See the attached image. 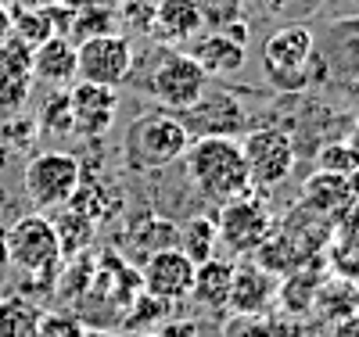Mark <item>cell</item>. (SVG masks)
<instances>
[{"instance_id":"7c38bea8","label":"cell","mask_w":359,"mask_h":337,"mask_svg":"<svg viewBox=\"0 0 359 337\" xmlns=\"http://www.w3.org/2000/svg\"><path fill=\"white\" fill-rule=\"evenodd\" d=\"M140 273V287L147 294H155L162 301H180L191 294V284H194V262L180 252V248H165L151 259H144L137 266Z\"/></svg>"},{"instance_id":"52a82bcc","label":"cell","mask_w":359,"mask_h":337,"mask_svg":"<svg viewBox=\"0 0 359 337\" xmlns=\"http://www.w3.org/2000/svg\"><path fill=\"white\" fill-rule=\"evenodd\" d=\"M4 244H8V262L18 266L25 277H36V273H62V266H65L62 248H57V237H54V223L43 212L15 219L11 230L4 233Z\"/></svg>"},{"instance_id":"9a60e30c","label":"cell","mask_w":359,"mask_h":337,"mask_svg":"<svg viewBox=\"0 0 359 337\" xmlns=\"http://www.w3.org/2000/svg\"><path fill=\"white\" fill-rule=\"evenodd\" d=\"M230 280H233V259H208L201 266H194V284L191 294L198 309L205 312H226V301H230Z\"/></svg>"},{"instance_id":"484cf974","label":"cell","mask_w":359,"mask_h":337,"mask_svg":"<svg viewBox=\"0 0 359 337\" xmlns=\"http://www.w3.org/2000/svg\"><path fill=\"white\" fill-rule=\"evenodd\" d=\"M11 36H18L25 47H40L54 36L50 18L43 8H11Z\"/></svg>"},{"instance_id":"4dcf8cb0","label":"cell","mask_w":359,"mask_h":337,"mask_svg":"<svg viewBox=\"0 0 359 337\" xmlns=\"http://www.w3.org/2000/svg\"><path fill=\"white\" fill-rule=\"evenodd\" d=\"M327 266L334 269V277H345L352 280L359 273V237H331V244H327Z\"/></svg>"},{"instance_id":"8992f818","label":"cell","mask_w":359,"mask_h":337,"mask_svg":"<svg viewBox=\"0 0 359 337\" xmlns=\"http://www.w3.org/2000/svg\"><path fill=\"white\" fill-rule=\"evenodd\" d=\"M241 155L252 176V187H280V183L294 172L298 147L287 130L280 126H255L245 137H237Z\"/></svg>"},{"instance_id":"7402d4cb","label":"cell","mask_w":359,"mask_h":337,"mask_svg":"<svg viewBox=\"0 0 359 337\" xmlns=\"http://www.w3.org/2000/svg\"><path fill=\"white\" fill-rule=\"evenodd\" d=\"M176 248L184 252L194 266L216 259V248H219V226H216V216H187L184 223H176Z\"/></svg>"},{"instance_id":"d4e9b609","label":"cell","mask_w":359,"mask_h":337,"mask_svg":"<svg viewBox=\"0 0 359 337\" xmlns=\"http://www.w3.org/2000/svg\"><path fill=\"white\" fill-rule=\"evenodd\" d=\"M50 223H54V237H57V248H62V259L90 252V244L97 237V223H90L86 216H79L72 208H62V216L50 219Z\"/></svg>"},{"instance_id":"7bdbcfd3","label":"cell","mask_w":359,"mask_h":337,"mask_svg":"<svg viewBox=\"0 0 359 337\" xmlns=\"http://www.w3.org/2000/svg\"><path fill=\"white\" fill-rule=\"evenodd\" d=\"M348 4H352V11H355V15H359V0H348Z\"/></svg>"},{"instance_id":"d6a6232c","label":"cell","mask_w":359,"mask_h":337,"mask_svg":"<svg viewBox=\"0 0 359 337\" xmlns=\"http://www.w3.org/2000/svg\"><path fill=\"white\" fill-rule=\"evenodd\" d=\"M36 337H90V330H86V323L76 312L54 309V312H43Z\"/></svg>"},{"instance_id":"44dd1931","label":"cell","mask_w":359,"mask_h":337,"mask_svg":"<svg viewBox=\"0 0 359 337\" xmlns=\"http://www.w3.org/2000/svg\"><path fill=\"white\" fill-rule=\"evenodd\" d=\"M65 208L79 212V216H86L90 223H104L123 208V191H115L101 176H90V179H79V187L72 191Z\"/></svg>"},{"instance_id":"e575fe53","label":"cell","mask_w":359,"mask_h":337,"mask_svg":"<svg viewBox=\"0 0 359 337\" xmlns=\"http://www.w3.org/2000/svg\"><path fill=\"white\" fill-rule=\"evenodd\" d=\"M155 337H201V323L191 316H169L158 323Z\"/></svg>"},{"instance_id":"3957f363","label":"cell","mask_w":359,"mask_h":337,"mask_svg":"<svg viewBox=\"0 0 359 337\" xmlns=\"http://www.w3.org/2000/svg\"><path fill=\"white\" fill-rule=\"evenodd\" d=\"M191 133L172 111H144L137 115L123 137V165L130 172H162L184 158Z\"/></svg>"},{"instance_id":"d6986e66","label":"cell","mask_w":359,"mask_h":337,"mask_svg":"<svg viewBox=\"0 0 359 337\" xmlns=\"http://www.w3.org/2000/svg\"><path fill=\"white\" fill-rule=\"evenodd\" d=\"M316 291H320V269H316V262L294 266L291 273H284L280 284H277V305H280V312L306 319L313 312Z\"/></svg>"},{"instance_id":"836d02e7","label":"cell","mask_w":359,"mask_h":337,"mask_svg":"<svg viewBox=\"0 0 359 337\" xmlns=\"http://www.w3.org/2000/svg\"><path fill=\"white\" fill-rule=\"evenodd\" d=\"M219 337H269V319L266 316H237V312H230Z\"/></svg>"},{"instance_id":"277c9868","label":"cell","mask_w":359,"mask_h":337,"mask_svg":"<svg viewBox=\"0 0 359 337\" xmlns=\"http://www.w3.org/2000/svg\"><path fill=\"white\" fill-rule=\"evenodd\" d=\"M262 76L277 90H306L309 83L323 79V57H316V36L302 22L280 25L262 43Z\"/></svg>"},{"instance_id":"6da1fadb","label":"cell","mask_w":359,"mask_h":337,"mask_svg":"<svg viewBox=\"0 0 359 337\" xmlns=\"http://www.w3.org/2000/svg\"><path fill=\"white\" fill-rule=\"evenodd\" d=\"M140 94H147L162 111H187L208 94V76L198 61L180 50V47H162L155 43L147 57H133V69L126 76Z\"/></svg>"},{"instance_id":"8fae6325","label":"cell","mask_w":359,"mask_h":337,"mask_svg":"<svg viewBox=\"0 0 359 337\" xmlns=\"http://www.w3.org/2000/svg\"><path fill=\"white\" fill-rule=\"evenodd\" d=\"M69 104H72V133L83 140H101L115 122L118 90L76 79V86L69 90Z\"/></svg>"},{"instance_id":"30bf717a","label":"cell","mask_w":359,"mask_h":337,"mask_svg":"<svg viewBox=\"0 0 359 337\" xmlns=\"http://www.w3.org/2000/svg\"><path fill=\"white\" fill-rule=\"evenodd\" d=\"M180 122H184V130L191 133V140L198 137H245L252 126V118H248V108L245 101L237 97V94H226V90H219V94H205L194 108L187 111H180L176 115Z\"/></svg>"},{"instance_id":"e0dca14e","label":"cell","mask_w":359,"mask_h":337,"mask_svg":"<svg viewBox=\"0 0 359 337\" xmlns=\"http://www.w3.org/2000/svg\"><path fill=\"white\" fill-rule=\"evenodd\" d=\"M33 79L65 90L69 83H76V43L65 36H50L47 43H40L33 50Z\"/></svg>"},{"instance_id":"f6af8a7d","label":"cell","mask_w":359,"mask_h":337,"mask_svg":"<svg viewBox=\"0 0 359 337\" xmlns=\"http://www.w3.org/2000/svg\"><path fill=\"white\" fill-rule=\"evenodd\" d=\"M0 226H4V212H0Z\"/></svg>"},{"instance_id":"ac0fdd59","label":"cell","mask_w":359,"mask_h":337,"mask_svg":"<svg viewBox=\"0 0 359 337\" xmlns=\"http://www.w3.org/2000/svg\"><path fill=\"white\" fill-rule=\"evenodd\" d=\"M187 54L205 69V76L212 79V76H233V72H241L248 47L245 43H233L230 36H223V33H216V29H212V33L198 36Z\"/></svg>"},{"instance_id":"b9f144b4","label":"cell","mask_w":359,"mask_h":337,"mask_svg":"<svg viewBox=\"0 0 359 337\" xmlns=\"http://www.w3.org/2000/svg\"><path fill=\"white\" fill-rule=\"evenodd\" d=\"M4 266H11V262H8V244H4V233H0V269H4Z\"/></svg>"},{"instance_id":"cb8c5ba5","label":"cell","mask_w":359,"mask_h":337,"mask_svg":"<svg viewBox=\"0 0 359 337\" xmlns=\"http://www.w3.org/2000/svg\"><path fill=\"white\" fill-rule=\"evenodd\" d=\"M355 309H359V291L352 280L331 277L327 284H320L316 301H313V312L320 316V323H338V319L352 316Z\"/></svg>"},{"instance_id":"ee69618b","label":"cell","mask_w":359,"mask_h":337,"mask_svg":"<svg viewBox=\"0 0 359 337\" xmlns=\"http://www.w3.org/2000/svg\"><path fill=\"white\" fill-rule=\"evenodd\" d=\"M352 284H355V291H359V273H355V277H352Z\"/></svg>"},{"instance_id":"603a6c76","label":"cell","mask_w":359,"mask_h":337,"mask_svg":"<svg viewBox=\"0 0 359 337\" xmlns=\"http://www.w3.org/2000/svg\"><path fill=\"white\" fill-rule=\"evenodd\" d=\"M43 312V305L25 294L0 298V337H36Z\"/></svg>"},{"instance_id":"d590c367","label":"cell","mask_w":359,"mask_h":337,"mask_svg":"<svg viewBox=\"0 0 359 337\" xmlns=\"http://www.w3.org/2000/svg\"><path fill=\"white\" fill-rule=\"evenodd\" d=\"M334 226H338V233H345V237H359V198H352V201L341 208V216L334 219Z\"/></svg>"},{"instance_id":"ab89813d","label":"cell","mask_w":359,"mask_h":337,"mask_svg":"<svg viewBox=\"0 0 359 337\" xmlns=\"http://www.w3.org/2000/svg\"><path fill=\"white\" fill-rule=\"evenodd\" d=\"M252 4H255L259 11H266V15H280L291 0H252Z\"/></svg>"},{"instance_id":"ba28073f","label":"cell","mask_w":359,"mask_h":337,"mask_svg":"<svg viewBox=\"0 0 359 337\" xmlns=\"http://www.w3.org/2000/svg\"><path fill=\"white\" fill-rule=\"evenodd\" d=\"M216 226H219V244H226L230 255H252L259 244L277 230L273 212H269L262 205V198H255L252 191L219 205Z\"/></svg>"},{"instance_id":"ffe728a7","label":"cell","mask_w":359,"mask_h":337,"mask_svg":"<svg viewBox=\"0 0 359 337\" xmlns=\"http://www.w3.org/2000/svg\"><path fill=\"white\" fill-rule=\"evenodd\" d=\"M352 187L345 176H334V172H313L302 187V208L316 212V216H327V219H338L341 208L352 201Z\"/></svg>"},{"instance_id":"9c48e42d","label":"cell","mask_w":359,"mask_h":337,"mask_svg":"<svg viewBox=\"0 0 359 337\" xmlns=\"http://www.w3.org/2000/svg\"><path fill=\"white\" fill-rule=\"evenodd\" d=\"M133 57H137V50L126 33L90 36V40L76 43V79L118 90V83H126V76L133 69Z\"/></svg>"},{"instance_id":"60d3db41","label":"cell","mask_w":359,"mask_h":337,"mask_svg":"<svg viewBox=\"0 0 359 337\" xmlns=\"http://www.w3.org/2000/svg\"><path fill=\"white\" fill-rule=\"evenodd\" d=\"M11 8H50V4H62V0H8Z\"/></svg>"},{"instance_id":"f1b7e54d","label":"cell","mask_w":359,"mask_h":337,"mask_svg":"<svg viewBox=\"0 0 359 337\" xmlns=\"http://www.w3.org/2000/svg\"><path fill=\"white\" fill-rule=\"evenodd\" d=\"M36 130L40 133H72V104H69V90H54V94L40 104L36 111Z\"/></svg>"},{"instance_id":"bcb514c9","label":"cell","mask_w":359,"mask_h":337,"mask_svg":"<svg viewBox=\"0 0 359 337\" xmlns=\"http://www.w3.org/2000/svg\"><path fill=\"white\" fill-rule=\"evenodd\" d=\"M115 4H118V0H115Z\"/></svg>"},{"instance_id":"1f68e13d","label":"cell","mask_w":359,"mask_h":337,"mask_svg":"<svg viewBox=\"0 0 359 337\" xmlns=\"http://www.w3.org/2000/svg\"><path fill=\"white\" fill-rule=\"evenodd\" d=\"M118 25H126L137 36H151V22H155V0H118L115 4Z\"/></svg>"},{"instance_id":"4316f807","label":"cell","mask_w":359,"mask_h":337,"mask_svg":"<svg viewBox=\"0 0 359 337\" xmlns=\"http://www.w3.org/2000/svg\"><path fill=\"white\" fill-rule=\"evenodd\" d=\"M169 305H172V301H162V298H155V294L140 291V294L126 305V312H130V316H123V323H118V326L130 330V333H144V326L169 319V316H165V312H169Z\"/></svg>"},{"instance_id":"4fadbf2b","label":"cell","mask_w":359,"mask_h":337,"mask_svg":"<svg viewBox=\"0 0 359 337\" xmlns=\"http://www.w3.org/2000/svg\"><path fill=\"white\" fill-rule=\"evenodd\" d=\"M277 284H280V277L266 273L262 266H255V262H233L226 312H237V316H266V312H273Z\"/></svg>"},{"instance_id":"7a4b0ae2","label":"cell","mask_w":359,"mask_h":337,"mask_svg":"<svg viewBox=\"0 0 359 337\" xmlns=\"http://www.w3.org/2000/svg\"><path fill=\"white\" fill-rule=\"evenodd\" d=\"M180 162L187 165V183L201 201L226 205L233 198L255 191L245 155H241V144L233 137H198L191 140V147L184 151Z\"/></svg>"},{"instance_id":"2e32d148","label":"cell","mask_w":359,"mask_h":337,"mask_svg":"<svg viewBox=\"0 0 359 337\" xmlns=\"http://www.w3.org/2000/svg\"><path fill=\"white\" fill-rule=\"evenodd\" d=\"M165 248H176V223L165 216H147L140 223H133L123 237V262H144Z\"/></svg>"},{"instance_id":"f35d334b","label":"cell","mask_w":359,"mask_h":337,"mask_svg":"<svg viewBox=\"0 0 359 337\" xmlns=\"http://www.w3.org/2000/svg\"><path fill=\"white\" fill-rule=\"evenodd\" d=\"M11 36V4L8 0H0V43Z\"/></svg>"},{"instance_id":"8d00e7d4","label":"cell","mask_w":359,"mask_h":337,"mask_svg":"<svg viewBox=\"0 0 359 337\" xmlns=\"http://www.w3.org/2000/svg\"><path fill=\"white\" fill-rule=\"evenodd\" d=\"M216 33H223V36H230L233 43H245V47H248V36H252V29H248V22H241V18H233V22L219 25Z\"/></svg>"},{"instance_id":"f546056e","label":"cell","mask_w":359,"mask_h":337,"mask_svg":"<svg viewBox=\"0 0 359 337\" xmlns=\"http://www.w3.org/2000/svg\"><path fill=\"white\" fill-rule=\"evenodd\" d=\"M29 97H33V76H22V72H4L0 69V115L11 118L22 115Z\"/></svg>"},{"instance_id":"5b68a950","label":"cell","mask_w":359,"mask_h":337,"mask_svg":"<svg viewBox=\"0 0 359 337\" xmlns=\"http://www.w3.org/2000/svg\"><path fill=\"white\" fill-rule=\"evenodd\" d=\"M79 179H83V165L76 155L40 151L22 169V191L36 212H54V208H65V201L79 187Z\"/></svg>"},{"instance_id":"83f0119b","label":"cell","mask_w":359,"mask_h":337,"mask_svg":"<svg viewBox=\"0 0 359 337\" xmlns=\"http://www.w3.org/2000/svg\"><path fill=\"white\" fill-rule=\"evenodd\" d=\"M359 169V147L348 140H327L316 151V172H334V176H352Z\"/></svg>"},{"instance_id":"5bb4252c","label":"cell","mask_w":359,"mask_h":337,"mask_svg":"<svg viewBox=\"0 0 359 337\" xmlns=\"http://www.w3.org/2000/svg\"><path fill=\"white\" fill-rule=\"evenodd\" d=\"M205 15L198 0H155V22H151V40L162 47H184L201 36Z\"/></svg>"},{"instance_id":"74e56055","label":"cell","mask_w":359,"mask_h":337,"mask_svg":"<svg viewBox=\"0 0 359 337\" xmlns=\"http://www.w3.org/2000/svg\"><path fill=\"white\" fill-rule=\"evenodd\" d=\"M331 337H359V309L338 323H331Z\"/></svg>"}]
</instances>
